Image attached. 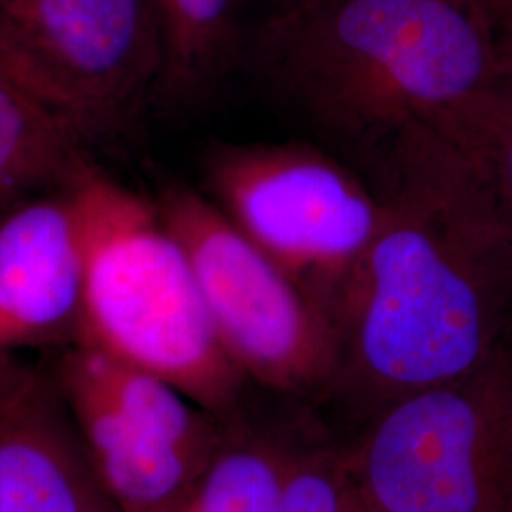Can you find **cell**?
Returning <instances> with one entry per match:
<instances>
[{
	"label": "cell",
	"mask_w": 512,
	"mask_h": 512,
	"mask_svg": "<svg viewBox=\"0 0 512 512\" xmlns=\"http://www.w3.org/2000/svg\"><path fill=\"white\" fill-rule=\"evenodd\" d=\"M366 164L382 222L330 319L336 380L382 410L512 349V220L437 129H408Z\"/></svg>",
	"instance_id": "obj_1"
},
{
	"label": "cell",
	"mask_w": 512,
	"mask_h": 512,
	"mask_svg": "<svg viewBox=\"0 0 512 512\" xmlns=\"http://www.w3.org/2000/svg\"><path fill=\"white\" fill-rule=\"evenodd\" d=\"M281 99L359 154L404 131H442L494 86L505 61L476 0H308L253 38Z\"/></svg>",
	"instance_id": "obj_2"
},
{
	"label": "cell",
	"mask_w": 512,
	"mask_h": 512,
	"mask_svg": "<svg viewBox=\"0 0 512 512\" xmlns=\"http://www.w3.org/2000/svg\"><path fill=\"white\" fill-rule=\"evenodd\" d=\"M65 184L84 243L76 344L164 380L213 416L228 414L245 376L222 348L190 260L158 203L90 158Z\"/></svg>",
	"instance_id": "obj_3"
},
{
	"label": "cell",
	"mask_w": 512,
	"mask_h": 512,
	"mask_svg": "<svg viewBox=\"0 0 512 512\" xmlns=\"http://www.w3.org/2000/svg\"><path fill=\"white\" fill-rule=\"evenodd\" d=\"M349 467L368 512H512V349L385 404Z\"/></svg>",
	"instance_id": "obj_4"
},
{
	"label": "cell",
	"mask_w": 512,
	"mask_h": 512,
	"mask_svg": "<svg viewBox=\"0 0 512 512\" xmlns=\"http://www.w3.org/2000/svg\"><path fill=\"white\" fill-rule=\"evenodd\" d=\"M209 198L329 313L382 222V200L317 148L220 145L205 158ZM332 321V319H330Z\"/></svg>",
	"instance_id": "obj_5"
},
{
	"label": "cell",
	"mask_w": 512,
	"mask_h": 512,
	"mask_svg": "<svg viewBox=\"0 0 512 512\" xmlns=\"http://www.w3.org/2000/svg\"><path fill=\"white\" fill-rule=\"evenodd\" d=\"M156 203L190 260L222 348L245 378L289 393L336 380L329 313L293 277L202 192L167 184Z\"/></svg>",
	"instance_id": "obj_6"
},
{
	"label": "cell",
	"mask_w": 512,
	"mask_h": 512,
	"mask_svg": "<svg viewBox=\"0 0 512 512\" xmlns=\"http://www.w3.org/2000/svg\"><path fill=\"white\" fill-rule=\"evenodd\" d=\"M0 50L86 147L156 103L162 48L147 0H0Z\"/></svg>",
	"instance_id": "obj_7"
},
{
	"label": "cell",
	"mask_w": 512,
	"mask_h": 512,
	"mask_svg": "<svg viewBox=\"0 0 512 512\" xmlns=\"http://www.w3.org/2000/svg\"><path fill=\"white\" fill-rule=\"evenodd\" d=\"M84 243L69 186L0 215V355L74 346L82 325Z\"/></svg>",
	"instance_id": "obj_8"
},
{
	"label": "cell",
	"mask_w": 512,
	"mask_h": 512,
	"mask_svg": "<svg viewBox=\"0 0 512 512\" xmlns=\"http://www.w3.org/2000/svg\"><path fill=\"white\" fill-rule=\"evenodd\" d=\"M0 512H120L93 475L54 374L0 416Z\"/></svg>",
	"instance_id": "obj_9"
},
{
	"label": "cell",
	"mask_w": 512,
	"mask_h": 512,
	"mask_svg": "<svg viewBox=\"0 0 512 512\" xmlns=\"http://www.w3.org/2000/svg\"><path fill=\"white\" fill-rule=\"evenodd\" d=\"M55 384L93 475L120 512H162L188 503L207 465L126 418L73 366L57 361Z\"/></svg>",
	"instance_id": "obj_10"
},
{
	"label": "cell",
	"mask_w": 512,
	"mask_h": 512,
	"mask_svg": "<svg viewBox=\"0 0 512 512\" xmlns=\"http://www.w3.org/2000/svg\"><path fill=\"white\" fill-rule=\"evenodd\" d=\"M147 6L162 48L156 103L173 110L200 105L238 57L236 0H147Z\"/></svg>",
	"instance_id": "obj_11"
},
{
	"label": "cell",
	"mask_w": 512,
	"mask_h": 512,
	"mask_svg": "<svg viewBox=\"0 0 512 512\" xmlns=\"http://www.w3.org/2000/svg\"><path fill=\"white\" fill-rule=\"evenodd\" d=\"M84 141L31 92L0 50V200L65 186L88 154Z\"/></svg>",
	"instance_id": "obj_12"
},
{
	"label": "cell",
	"mask_w": 512,
	"mask_h": 512,
	"mask_svg": "<svg viewBox=\"0 0 512 512\" xmlns=\"http://www.w3.org/2000/svg\"><path fill=\"white\" fill-rule=\"evenodd\" d=\"M287 459L256 444H224L184 512H277Z\"/></svg>",
	"instance_id": "obj_13"
},
{
	"label": "cell",
	"mask_w": 512,
	"mask_h": 512,
	"mask_svg": "<svg viewBox=\"0 0 512 512\" xmlns=\"http://www.w3.org/2000/svg\"><path fill=\"white\" fill-rule=\"evenodd\" d=\"M476 165L512 220V74H503L440 131Z\"/></svg>",
	"instance_id": "obj_14"
},
{
	"label": "cell",
	"mask_w": 512,
	"mask_h": 512,
	"mask_svg": "<svg viewBox=\"0 0 512 512\" xmlns=\"http://www.w3.org/2000/svg\"><path fill=\"white\" fill-rule=\"evenodd\" d=\"M357 503L349 463L325 456L287 461L277 512H353Z\"/></svg>",
	"instance_id": "obj_15"
},
{
	"label": "cell",
	"mask_w": 512,
	"mask_h": 512,
	"mask_svg": "<svg viewBox=\"0 0 512 512\" xmlns=\"http://www.w3.org/2000/svg\"><path fill=\"white\" fill-rule=\"evenodd\" d=\"M488 21L497 48L505 57L512 54V0H476Z\"/></svg>",
	"instance_id": "obj_16"
},
{
	"label": "cell",
	"mask_w": 512,
	"mask_h": 512,
	"mask_svg": "<svg viewBox=\"0 0 512 512\" xmlns=\"http://www.w3.org/2000/svg\"><path fill=\"white\" fill-rule=\"evenodd\" d=\"M33 370L16 363L14 355H0V416L18 399Z\"/></svg>",
	"instance_id": "obj_17"
},
{
	"label": "cell",
	"mask_w": 512,
	"mask_h": 512,
	"mask_svg": "<svg viewBox=\"0 0 512 512\" xmlns=\"http://www.w3.org/2000/svg\"><path fill=\"white\" fill-rule=\"evenodd\" d=\"M505 71L512 74V54L509 57H505Z\"/></svg>",
	"instance_id": "obj_18"
},
{
	"label": "cell",
	"mask_w": 512,
	"mask_h": 512,
	"mask_svg": "<svg viewBox=\"0 0 512 512\" xmlns=\"http://www.w3.org/2000/svg\"><path fill=\"white\" fill-rule=\"evenodd\" d=\"M353 512H368L365 507H363V503H361V499H359V503H357V507L353 509Z\"/></svg>",
	"instance_id": "obj_19"
},
{
	"label": "cell",
	"mask_w": 512,
	"mask_h": 512,
	"mask_svg": "<svg viewBox=\"0 0 512 512\" xmlns=\"http://www.w3.org/2000/svg\"><path fill=\"white\" fill-rule=\"evenodd\" d=\"M184 507H186V505H183V507H179V509H169V511L162 512H184Z\"/></svg>",
	"instance_id": "obj_20"
},
{
	"label": "cell",
	"mask_w": 512,
	"mask_h": 512,
	"mask_svg": "<svg viewBox=\"0 0 512 512\" xmlns=\"http://www.w3.org/2000/svg\"><path fill=\"white\" fill-rule=\"evenodd\" d=\"M6 209H8V205H4L2 200H0V213H2V211H6Z\"/></svg>",
	"instance_id": "obj_21"
},
{
	"label": "cell",
	"mask_w": 512,
	"mask_h": 512,
	"mask_svg": "<svg viewBox=\"0 0 512 512\" xmlns=\"http://www.w3.org/2000/svg\"><path fill=\"white\" fill-rule=\"evenodd\" d=\"M296 2H308V0H289L287 4H296Z\"/></svg>",
	"instance_id": "obj_22"
}]
</instances>
